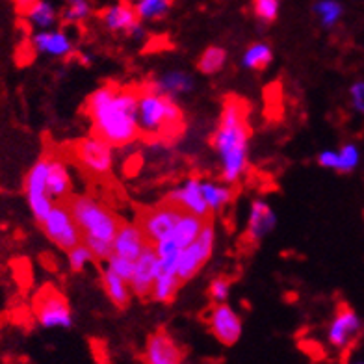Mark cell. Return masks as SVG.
Listing matches in <instances>:
<instances>
[{"instance_id":"obj_1","label":"cell","mask_w":364,"mask_h":364,"mask_svg":"<svg viewBox=\"0 0 364 364\" xmlns=\"http://www.w3.org/2000/svg\"><path fill=\"white\" fill-rule=\"evenodd\" d=\"M247 112L250 106L244 99L229 97L223 105L212 145L220 154L223 171L221 178L225 184H235L247 166V144H250L251 129L247 125Z\"/></svg>"},{"instance_id":"obj_2","label":"cell","mask_w":364,"mask_h":364,"mask_svg":"<svg viewBox=\"0 0 364 364\" xmlns=\"http://www.w3.org/2000/svg\"><path fill=\"white\" fill-rule=\"evenodd\" d=\"M139 87L119 86L110 101L90 112L93 136L110 147H123L141 136L138 127Z\"/></svg>"},{"instance_id":"obj_3","label":"cell","mask_w":364,"mask_h":364,"mask_svg":"<svg viewBox=\"0 0 364 364\" xmlns=\"http://www.w3.org/2000/svg\"><path fill=\"white\" fill-rule=\"evenodd\" d=\"M63 203L71 210L82 235H93L108 240V242H114L115 235L123 223L114 212H110L101 203H97L95 199L87 196L65 197Z\"/></svg>"},{"instance_id":"obj_4","label":"cell","mask_w":364,"mask_h":364,"mask_svg":"<svg viewBox=\"0 0 364 364\" xmlns=\"http://www.w3.org/2000/svg\"><path fill=\"white\" fill-rule=\"evenodd\" d=\"M166 97L159 86L139 87L138 127L141 136L151 141H164L166 134Z\"/></svg>"},{"instance_id":"obj_5","label":"cell","mask_w":364,"mask_h":364,"mask_svg":"<svg viewBox=\"0 0 364 364\" xmlns=\"http://www.w3.org/2000/svg\"><path fill=\"white\" fill-rule=\"evenodd\" d=\"M34 314L39 323L47 329H53V327L68 329L73 323L68 297L53 284H45L34 296Z\"/></svg>"},{"instance_id":"obj_6","label":"cell","mask_w":364,"mask_h":364,"mask_svg":"<svg viewBox=\"0 0 364 364\" xmlns=\"http://www.w3.org/2000/svg\"><path fill=\"white\" fill-rule=\"evenodd\" d=\"M184 212L186 210H182L181 206L162 201L153 208H141L138 214V225L141 227L149 242L159 244L162 240L171 238L173 230L184 216Z\"/></svg>"},{"instance_id":"obj_7","label":"cell","mask_w":364,"mask_h":364,"mask_svg":"<svg viewBox=\"0 0 364 364\" xmlns=\"http://www.w3.org/2000/svg\"><path fill=\"white\" fill-rule=\"evenodd\" d=\"M71 153L87 175L97 178H105L112 173V149L110 145L99 138H82L75 141L71 147Z\"/></svg>"},{"instance_id":"obj_8","label":"cell","mask_w":364,"mask_h":364,"mask_svg":"<svg viewBox=\"0 0 364 364\" xmlns=\"http://www.w3.org/2000/svg\"><path fill=\"white\" fill-rule=\"evenodd\" d=\"M45 235L50 242L63 251H71L75 245L82 244V232L78 229L77 221L73 218L71 210L63 201L53 206V210L41 223Z\"/></svg>"},{"instance_id":"obj_9","label":"cell","mask_w":364,"mask_h":364,"mask_svg":"<svg viewBox=\"0 0 364 364\" xmlns=\"http://www.w3.org/2000/svg\"><path fill=\"white\" fill-rule=\"evenodd\" d=\"M48 160H50L48 156L38 160L34 168L30 169V173L26 175V197H28V205L39 225L43 223L45 218L50 214L54 206V201L48 197L47 192Z\"/></svg>"},{"instance_id":"obj_10","label":"cell","mask_w":364,"mask_h":364,"mask_svg":"<svg viewBox=\"0 0 364 364\" xmlns=\"http://www.w3.org/2000/svg\"><path fill=\"white\" fill-rule=\"evenodd\" d=\"M363 335V323L348 303H338L329 327V342L338 350H350Z\"/></svg>"},{"instance_id":"obj_11","label":"cell","mask_w":364,"mask_h":364,"mask_svg":"<svg viewBox=\"0 0 364 364\" xmlns=\"http://www.w3.org/2000/svg\"><path fill=\"white\" fill-rule=\"evenodd\" d=\"M203 320L208 321L212 335L216 336L221 344L235 346L236 342L240 341V335H242V321H240L238 314H236L229 305H225V303H216V305H212L210 311L203 316Z\"/></svg>"},{"instance_id":"obj_12","label":"cell","mask_w":364,"mask_h":364,"mask_svg":"<svg viewBox=\"0 0 364 364\" xmlns=\"http://www.w3.org/2000/svg\"><path fill=\"white\" fill-rule=\"evenodd\" d=\"M159 264L160 259L156 253V245L151 242L134 260V275L130 279V288H132L134 296L141 297V299L151 297L154 281L159 275Z\"/></svg>"},{"instance_id":"obj_13","label":"cell","mask_w":364,"mask_h":364,"mask_svg":"<svg viewBox=\"0 0 364 364\" xmlns=\"http://www.w3.org/2000/svg\"><path fill=\"white\" fill-rule=\"evenodd\" d=\"M164 201L181 206L182 210L192 212V214L205 218V220H212V216H214L205 196H203L201 182L197 178H190L184 186L169 193Z\"/></svg>"},{"instance_id":"obj_14","label":"cell","mask_w":364,"mask_h":364,"mask_svg":"<svg viewBox=\"0 0 364 364\" xmlns=\"http://www.w3.org/2000/svg\"><path fill=\"white\" fill-rule=\"evenodd\" d=\"M182 359L184 353L168 331L159 329L149 336L145 346V360L149 364H178L182 363Z\"/></svg>"},{"instance_id":"obj_15","label":"cell","mask_w":364,"mask_h":364,"mask_svg":"<svg viewBox=\"0 0 364 364\" xmlns=\"http://www.w3.org/2000/svg\"><path fill=\"white\" fill-rule=\"evenodd\" d=\"M101 19L112 32H125L129 36H141V24L136 4L129 0H121L119 4L112 6L101 14Z\"/></svg>"},{"instance_id":"obj_16","label":"cell","mask_w":364,"mask_h":364,"mask_svg":"<svg viewBox=\"0 0 364 364\" xmlns=\"http://www.w3.org/2000/svg\"><path fill=\"white\" fill-rule=\"evenodd\" d=\"M151 244L141 230L139 225H132V223H121L119 230L114 238V253L127 257L130 260H136L141 255V251Z\"/></svg>"},{"instance_id":"obj_17","label":"cell","mask_w":364,"mask_h":364,"mask_svg":"<svg viewBox=\"0 0 364 364\" xmlns=\"http://www.w3.org/2000/svg\"><path fill=\"white\" fill-rule=\"evenodd\" d=\"M101 281L106 296L110 297V301L117 309L125 311L130 305V297H132V288H130L129 281L121 277L117 272H114L108 264L105 268H101Z\"/></svg>"},{"instance_id":"obj_18","label":"cell","mask_w":364,"mask_h":364,"mask_svg":"<svg viewBox=\"0 0 364 364\" xmlns=\"http://www.w3.org/2000/svg\"><path fill=\"white\" fill-rule=\"evenodd\" d=\"M273 225H275V216H273L272 208L266 203L255 201L253 206H251L247 230H245V236L242 240L257 244L262 236L268 235L269 230L273 229Z\"/></svg>"},{"instance_id":"obj_19","label":"cell","mask_w":364,"mask_h":364,"mask_svg":"<svg viewBox=\"0 0 364 364\" xmlns=\"http://www.w3.org/2000/svg\"><path fill=\"white\" fill-rule=\"evenodd\" d=\"M47 192L53 201H63L65 197H69V192H71V177H69L68 166L62 160H48Z\"/></svg>"},{"instance_id":"obj_20","label":"cell","mask_w":364,"mask_h":364,"mask_svg":"<svg viewBox=\"0 0 364 364\" xmlns=\"http://www.w3.org/2000/svg\"><path fill=\"white\" fill-rule=\"evenodd\" d=\"M206 221L208 220H205V218L201 216H196L192 212H184V216L181 218V221H178L175 230H173L171 240L181 247V250H184L188 245H192L193 242H196L197 236L201 235V230L203 227H205Z\"/></svg>"},{"instance_id":"obj_21","label":"cell","mask_w":364,"mask_h":364,"mask_svg":"<svg viewBox=\"0 0 364 364\" xmlns=\"http://www.w3.org/2000/svg\"><path fill=\"white\" fill-rule=\"evenodd\" d=\"M36 50L38 53L50 54V56H68L71 53V41L63 32H39L32 38Z\"/></svg>"},{"instance_id":"obj_22","label":"cell","mask_w":364,"mask_h":364,"mask_svg":"<svg viewBox=\"0 0 364 364\" xmlns=\"http://www.w3.org/2000/svg\"><path fill=\"white\" fill-rule=\"evenodd\" d=\"M182 281L178 279L177 272H166V269H159L156 281H154L153 292L151 297L154 301L160 303H171L177 296L178 288H181Z\"/></svg>"},{"instance_id":"obj_23","label":"cell","mask_w":364,"mask_h":364,"mask_svg":"<svg viewBox=\"0 0 364 364\" xmlns=\"http://www.w3.org/2000/svg\"><path fill=\"white\" fill-rule=\"evenodd\" d=\"M201 190L206 203L210 206L212 214L223 210V208L235 199V192H232L230 184L229 186H218V184H212V182H203Z\"/></svg>"},{"instance_id":"obj_24","label":"cell","mask_w":364,"mask_h":364,"mask_svg":"<svg viewBox=\"0 0 364 364\" xmlns=\"http://www.w3.org/2000/svg\"><path fill=\"white\" fill-rule=\"evenodd\" d=\"M205 264L201 262V259L197 257L196 251H193L192 245H188L178 255V262H177V275L182 283H186L192 277H196V273L203 268Z\"/></svg>"},{"instance_id":"obj_25","label":"cell","mask_w":364,"mask_h":364,"mask_svg":"<svg viewBox=\"0 0 364 364\" xmlns=\"http://www.w3.org/2000/svg\"><path fill=\"white\" fill-rule=\"evenodd\" d=\"M24 17L34 24V26L45 30V28H50V26L56 23V10H54L53 4L47 2V0H38Z\"/></svg>"},{"instance_id":"obj_26","label":"cell","mask_w":364,"mask_h":364,"mask_svg":"<svg viewBox=\"0 0 364 364\" xmlns=\"http://www.w3.org/2000/svg\"><path fill=\"white\" fill-rule=\"evenodd\" d=\"M272 48L266 43H255L244 54V65L253 71H262L272 63Z\"/></svg>"},{"instance_id":"obj_27","label":"cell","mask_w":364,"mask_h":364,"mask_svg":"<svg viewBox=\"0 0 364 364\" xmlns=\"http://www.w3.org/2000/svg\"><path fill=\"white\" fill-rule=\"evenodd\" d=\"M227 53L221 47H208L205 53L199 58V63L197 68L203 75H214V73L220 71L223 65H225Z\"/></svg>"},{"instance_id":"obj_28","label":"cell","mask_w":364,"mask_h":364,"mask_svg":"<svg viewBox=\"0 0 364 364\" xmlns=\"http://www.w3.org/2000/svg\"><path fill=\"white\" fill-rule=\"evenodd\" d=\"M171 0H139L136 4L139 19H162L168 14Z\"/></svg>"},{"instance_id":"obj_29","label":"cell","mask_w":364,"mask_h":364,"mask_svg":"<svg viewBox=\"0 0 364 364\" xmlns=\"http://www.w3.org/2000/svg\"><path fill=\"white\" fill-rule=\"evenodd\" d=\"M314 11L320 17L321 24L326 28H331L333 24H336V21L341 19L342 15V6L335 0H320L316 6H314Z\"/></svg>"},{"instance_id":"obj_30","label":"cell","mask_w":364,"mask_h":364,"mask_svg":"<svg viewBox=\"0 0 364 364\" xmlns=\"http://www.w3.org/2000/svg\"><path fill=\"white\" fill-rule=\"evenodd\" d=\"M156 86L160 87L162 93L173 95V93H182V91L192 90V78L184 75V73H171V75H168Z\"/></svg>"},{"instance_id":"obj_31","label":"cell","mask_w":364,"mask_h":364,"mask_svg":"<svg viewBox=\"0 0 364 364\" xmlns=\"http://www.w3.org/2000/svg\"><path fill=\"white\" fill-rule=\"evenodd\" d=\"M82 244L90 247L91 253L95 255V260H108V257L114 253V242H108L99 236L82 235Z\"/></svg>"},{"instance_id":"obj_32","label":"cell","mask_w":364,"mask_h":364,"mask_svg":"<svg viewBox=\"0 0 364 364\" xmlns=\"http://www.w3.org/2000/svg\"><path fill=\"white\" fill-rule=\"evenodd\" d=\"M68 255H69V266H71L73 272H82V269L86 268L87 264L95 260V255L91 253L90 247L84 244L75 245L71 251H68Z\"/></svg>"},{"instance_id":"obj_33","label":"cell","mask_w":364,"mask_h":364,"mask_svg":"<svg viewBox=\"0 0 364 364\" xmlns=\"http://www.w3.org/2000/svg\"><path fill=\"white\" fill-rule=\"evenodd\" d=\"M253 11L262 23H273L279 15V0H253Z\"/></svg>"},{"instance_id":"obj_34","label":"cell","mask_w":364,"mask_h":364,"mask_svg":"<svg viewBox=\"0 0 364 364\" xmlns=\"http://www.w3.org/2000/svg\"><path fill=\"white\" fill-rule=\"evenodd\" d=\"M90 15V2L87 0H68V10L63 11L65 23H80Z\"/></svg>"},{"instance_id":"obj_35","label":"cell","mask_w":364,"mask_h":364,"mask_svg":"<svg viewBox=\"0 0 364 364\" xmlns=\"http://www.w3.org/2000/svg\"><path fill=\"white\" fill-rule=\"evenodd\" d=\"M106 264L130 283V279L134 275V260L127 259V257H121V255L117 253H112L110 257H108V260H106Z\"/></svg>"},{"instance_id":"obj_36","label":"cell","mask_w":364,"mask_h":364,"mask_svg":"<svg viewBox=\"0 0 364 364\" xmlns=\"http://www.w3.org/2000/svg\"><path fill=\"white\" fill-rule=\"evenodd\" d=\"M359 164V151L355 145H344L338 153V168L336 171L348 173Z\"/></svg>"},{"instance_id":"obj_37","label":"cell","mask_w":364,"mask_h":364,"mask_svg":"<svg viewBox=\"0 0 364 364\" xmlns=\"http://www.w3.org/2000/svg\"><path fill=\"white\" fill-rule=\"evenodd\" d=\"M230 292V279L225 277V275H220L210 283V288H208V296L214 303H223L229 297Z\"/></svg>"},{"instance_id":"obj_38","label":"cell","mask_w":364,"mask_h":364,"mask_svg":"<svg viewBox=\"0 0 364 364\" xmlns=\"http://www.w3.org/2000/svg\"><path fill=\"white\" fill-rule=\"evenodd\" d=\"M318 164H320L321 168L336 169L338 168V153H335V151H323L318 156Z\"/></svg>"},{"instance_id":"obj_39","label":"cell","mask_w":364,"mask_h":364,"mask_svg":"<svg viewBox=\"0 0 364 364\" xmlns=\"http://www.w3.org/2000/svg\"><path fill=\"white\" fill-rule=\"evenodd\" d=\"M351 99H353L355 108H359L360 112H364V84H355L351 87Z\"/></svg>"},{"instance_id":"obj_40","label":"cell","mask_w":364,"mask_h":364,"mask_svg":"<svg viewBox=\"0 0 364 364\" xmlns=\"http://www.w3.org/2000/svg\"><path fill=\"white\" fill-rule=\"evenodd\" d=\"M36 2H38V0H14L15 10H17V14L21 15L28 14V10L36 4Z\"/></svg>"}]
</instances>
